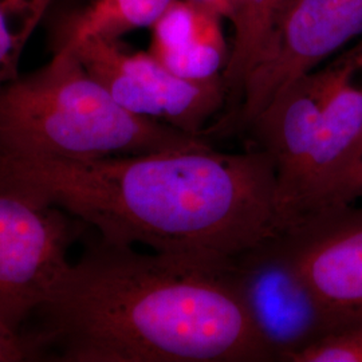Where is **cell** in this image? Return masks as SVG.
I'll return each mask as SVG.
<instances>
[{
    "label": "cell",
    "instance_id": "ba28073f",
    "mask_svg": "<svg viewBox=\"0 0 362 362\" xmlns=\"http://www.w3.org/2000/svg\"><path fill=\"white\" fill-rule=\"evenodd\" d=\"M317 70L322 82V112L297 192L286 212L285 228L333 206L362 146V37Z\"/></svg>",
    "mask_w": 362,
    "mask_h": 362
},
{
    "label": "cell",
    "instance_id": "52a82bcc",
    "mask_svg": "<svg viewBox=\"0 0 362 362\" xmlns=\"http://www.w3.org/2000/svg\"><path fill=\"white\" fill-rule=\"evenodd\" d=\"M279 235L238 255L226 270L276 361L290 362L334 325L290 262Z\"/></svg>",
    "mask_w": 362,
    "mask_h": 362
},
{
    "label": "cell",
    "instance_id": "4fadbf2b",
    "mask_svg": "<svg viewBox=\"0 0 362 362\" xmlns=\"http://www.w3.org/2000/svg\"><path fill=\"white\" fill-rule=\"evenodd\" d=\"M54 0H0V85L19 76V64Z\"/></svg>",
    "mask_w": 362,
    "mask_h": 362
},
{
    "label": "cell",
    "instance_id": "5bb4252c",
    "mask_svg": "<svg viewBox=\"0 0 362 362\" xmlns=\"http://www.w3.org/2000/svg\"><path fill=\"white\" fill-rule=\"evenodd\" d=\"M290 362H362V318L327 333Z\"/></svg>",
    "mask_w": 362,
    "mask_h": 362
},
{
    "label": "cell",
    "instance_id": "277c9868",
    "mask_svg": "<svg viewBox=\"0 0 362 362\" xmlns=\"http://www.w3.org/2000/svg\"><path fill=\"white\" fill-rule=\"evenodd\" d=\"M69 49L128 112L191 136H200L228 93L223 77H179L151 52H130L119 39L90 37Z\"/></svg>",
    "mask_w": 362,
    "mask_h": 362
},
{
    "label": "cell",
    "instance_id": "30bf717a",
    "mask_svg": "<svg viewBox=\"0 0 362 362\" xmlns=\"http://www.w3.org/2000/svg\"><path fill=\"white\" fill-rule=\"evenodd\" d=\"M223 21L204 3L173 0L149 27V52L179 77L191 81L223 77L231 52Z\"/></svg>",
    "mask_w": 362,
    "mask_h": 362
},
{
    "label": "cell",
    "instance_id": "8fae6325",
    "mask_svg": "<svg viewBox=\"0 0 362 362\" xmlns=\"http://www.w3.org/2000/svg\"><path fill=\"white\" fill-rule=\"evenodd\" d=\"M173 0H86L62 21L55 49L101 37L119 39L139 28H149Z\"/></svg>",
    "mask_w": 362,
    "mask_h": 362
},
{
    "label": "cell",
    "instance_id": "5b68a950",
    "mask_svg": "<svg viewBox=\"0 0 362 362\" xmlns=\"http://www.w3.org/2000/svg\"><path fill=\"white\" fill-rule=\"evenodd\" d=\"M85 228L65 211L0 188V318L18 332L70 264Z\"/></svg>",
    "mask_w": 362,
    "mask_h": 362
},
{
    "label": "cell",
    "instance_id": "e0dca14e",
    "mask_svg": "<svg viewBox=\"0 0 362 362\" xmlns=\"http://www.w3.org/2000/svg\"><path fill=\"white\" fill-rule=\"evenodd\" d=\"M196 1L207 4L211 8L218 11L226 21H228L230 8H231V0H196Z\"/></svg>",
    "mask_w": 362,
    "mask_h": 362
},
{
    "label": "cell",
    "instance_id": "6da1fadb",
    "mask_svg": "<svg viewBox=\"0 0 362 362\" xmlns=\"http://www.w3.org/2000/svg\"><path fill=\"white\" fill-rule=\"evenodd\" d=\"M0 188L79 220L112 245L227 267L284 231L270 157L258 146L95 160L0 153Z\"/></svg>",
    "mask_w": 362,
    "mask_h": 362
},
{
    "label": "cell",
    "instance_id": "7a4b0ae2",
    "mask_svg": "<svg viewBox=\"0 0 362 362\" xmlns=\"http://www.w3.org/2000/svg\"><path fill=\"white\" fill-rule=\"evenodd\" d=\"M33 317L39 360L276 361L226 267L98 236Z\"/></svg>",
    "mask_w": 362,
    "mask_h": 362
},
{
    "label": "cell",
    "instance_id": "9a60e30c",
    "mask_svg": "<svg viewBox=\"0 0 362 362\" xmlns=\"http://www.w3.org/2000/svg\"><path fill=\"white\" fill-rule=\"evenodd\" d=\"M37 350L25 332H18L0 318V362L34 361Z\"/></svg>",
    "mask_w": 362,
    "mask_h": 362
},
{
    "label": "cell",
    "instance_id": "9c48e42d",
    "mask_svg": "<svg viewBox=\"0 0 362 362\" xmlns=\"http://www.w3.org/2000/svg\"><path fill=\"white\" fill-rule=\"evenodd\" d=\"M286 254L334 330L362 318V207L326 208L282 231Z\"/></svg>",
    "mask_w": 362,
    "mask_h": 362
},
{
    "label": "cell",
    "instance_id": "7c38bea8",
    "mask_svg": "<svg viewBox=\"0 0 362 362\" xmlns=\"http://www.w3.org/2000/svg\"><path fill=\"white\" fill-rule=\"evenodd\" d=\"M296 0H231L228 21L233 42L223 78L227 90L240 97L260 52Z\"/></svg>",
    "mask_w": 362,
    "mask_h": 362
},
{
    "label": "cell",
    "instance_id": "8992f818",
    "mask_svg": "<svg viewBox=\"0 0 362 362\" xmlns=\"http://www.w3.org/2000/svg\"><path fill=\"white\" fill-rule=\"evenodd\" d=\"M362 37V0H296L272 33L240 91L250 127L293 81Z\"/></svg>",
    "mask_w": 362,
    "mask_h": 362
},
{
    "label": "cell",
    "instance_id": "3957f363",
    "mask_svg": "<svg viewBox=\"0 0 362 362\" xmlns=\"http://www.w3.org/2000/svg\"><path fill=\"white\" fill-rule=\"evenodd\" d=\"M202 140L136 116L91 77L69 47L0 85V153L95 160L189 148Z\"/></svg>",
    "mask_w": 362,
    "mask_h": 362
},
{
    "label": "cell",
    "instance_id": "2e32d148",
    "mask_svg": "<svg viewBox=\"0 0 362 362\" xmlns=\"http://www.w3.org/2000/svg\"><path fill=\"white\" fill-rule=\"evenodd\" d=\"M358 199H362V146L353 158L332 207L356 203Z\"/></svg>",
    "mask_w": 362,
    "mask_h": 362
}]
</instances>
